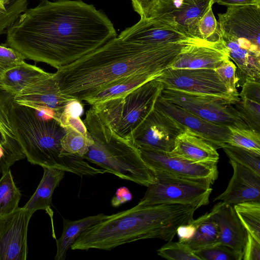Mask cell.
<instances>
[{"instance_id": "681fc988", "label": "cell", "mask_w": 260, "mask_h": 260, "mask_svg": "<svg viewBox=\"0 0 260 260\" xmlns=\"http://www.w3.org/2000/svg\"><path fill=\"white\" fill-rule=\"evenodd\" d=\"M0 87L5 89V88H4V86L1 81V75H0Z\"/></svg>"}, {"instance_id": "d6986e66", "label": "cell", "mask_w": 260, "mask_h": 260, "mask_svg": "<svg viewBox=\"0 0 260 260\" xmlns=\"http://www.w3.org/2000/svg\"><path fill=\"white\" fill-rule=\"evenodd\" d=\"M14 96L0 87V173H5L16 161L25 158L11 120Z\"/></svg>"}, {"instance_id": "ba28073f", "label": "cell", "mask_w": 260, "mask_h": 260, "mask_svg": "<svg viewBox=\"0 0 260 260\" xmlns=\"http://www.w3.org/2000/svg\"><path fill=\"white\" fill-rule=\"evenodd\" d=\"M152 173L154 181L147 186L139 205H190L199 208L209 204L214 183L212 180L181 177L164 172Z\"/></svg>"}, {"instance_id": "1f68e13d", "label": "cell", "mask_w": 260, "mask_h": 260, "mask_svg": "<svg viewBox=\"0 0 260 260\" xmlns=\"http://www.w3.org/2000/svg\"><path fill=\"white\" fill-rule=\"evenodd\" d=\"M233 104L248 127L260 134V103L239 98Z\"/></svg>"}, {"instance_id": "836d02e7", "label": "cell", "mask_w": 260, "mask_h": 260, "mask_svg": "<svg viewBox=\"0 0 260 260\" xmlns=\"http://www.w3.org/2000/svg\"><path fill=\"white\" fill-rule=\"evenodd\" d=\"M211 1L209 7L201 18L198 25L199 38L210 42L221 40L219 23L216 20L212 11Z\"/></svg>"}, {"instance_id": "cb8c5ba5", "label": "cell", "mask_w": 260, "mask_h": 260, "mask_svg": "<svg viewBox=\"0 0 260 260\" xmlns=\"http://www.w3.org/2000/svg\"><path fill=\"white\" fill-rule=\"evenodd\" d=\"M109 216L104 213H100L74 221L63 219L61 235L59 239H55L57 250L54 259L64 260L68 249L83 231Z\"/></svg>"}, {"instance_id": "277c9868", "label": "cell", "mask_w": 260, "mask_h": 260, "mask_svg": "<svg viewBox=\"0 0 260 260\" xmlns=\"http://www.w3.org/2000/svg\"><path fill=\"white\" fill-rule=\"evenodd\" d=\"M10 116L17 138L31 164L56 168L81 177L106 173L82 157L64 150L61 140L66 130L58 119H45L34 108L14 101Z\"/></svg>"}, {"instance_id": "f35d334b", "label": "cell", "mask_w": 260, "mask_h": 260, "mask_svg": "<svg viewBox=\"0 0 260 260\" xmlns=\"http://www.w3.org/2000/svg\"><path fill=\"white\" fill-rule=\"evenodd\" d=\"M23 56L17 51L5 44L0 45V75L7 70L25 62Z\"/></svg>"}, {"instance_id": "30bf717a", "label": "cell", "mask_w": 260, "mask_h": 260, "mask_svg": "<svg viewBox=\"0 0 260 260\" xmlns=\"http://www.w3.org/2000/svg\"><path fill=\"white\" fill-rule=\"evenodd\" d=\"M156 78L162 83L164 88L220 97L232 104L237 101L230 93L214 69L168 68Z\"/></svg>"}, {"instance_id": "7a4b0ae2", "label": "cell", "mask_w": 260, "mask_h": 260, "mask_svg": "<svg viewBox=\"0 0 260 260\" xmlns=\"http://www.w3.org/2000/svg\"><path fill=\"white\" fill-rule=\"evenodd\" d=\"M190 43H147L124 40L117 36L57 70L60 89L82 102L131 75L144 72L161 74Z\"/></svg>"}, {"instance_id": "7bdbcfd3", "label": "cell", "mask_w": 260, "mask_h": 260, "mask_svg": "<svg viewBox=\"0 0 260 260\" xmlns=\"http://www.w3.org/2000/svg\"><path fill=\"white\" fill-rule=\"evenodd\" d=\"M197 229L193 220L187 223L179 225L176 230L180 242L185 243L191 240L194 235Z\"/></svg>"}, {"instance_id": "e575fe53", "label": "cell", "mask_w": 260, "mask_h": 260, "mask_svg": "<svg viewBox=\"0 0 260 260\" xmlns=\"http://www.w3.org/2000/svg\"><path fill=\"white\" fill-rule=\"evenodd\" d=\"M157 254L167 259L200 260L185 243L170 241L157 250Z\"/></svg>"}, {"instance_id": "bcb514c9", "label": "cell", "mask_w": 260, "mask_h": 260, "mask_svg": "<svg viewBox=\"0 0 260 260\" xmlns=\"http://www.w3.org/2000/svg\"><path fill=\"white\" fill-rule=\"evenodd\" d=\"M83 112L84 107L82 102L77 99H73L68 103L62 113L74 117H80Z\"/></svg>"}, {"instance_id": "4316f807", "label": "cell", "mask_w": 260, "mask_h": 260, "mask_svg": "<svg viewBox=\"0 0 260 260\" xmlns=\"http://www.w3.org/2000/svg\"><path fill=\"white\" fill-rule=\"evenodd\" d=\"M193 221L197 227L194 235L185 242L193 251L218 244V227L210 212L193 219Z\"/></svg>"}, {"instance_id": "ffe728a7", "label": "cell", "mask_w": 260, "mask_h": 260, "mask_svg": "<svg viewBox=\"0 0 260 260\" xmlns=\"http://www.w3.org/2000/svg\"><path fill=\"white\" fill-rule=\"evenodd\" d=\"M233 174L225 190L214 199L233 206L247 202H260V175L230 159Z\"/></svg>"}, {"instance_id": "5b68a950", "label": "cell", "mask_w": 260, "mask_h": 260, "mask_svg": "<svg viewBox=\"0 0 260 260\" xmlns=\"http://www.w3.org/2000/svg\"><path fill=\"white\" fill-rule=\"evenodd\" d=\"M93 140L83 158L106 173L147 187L154 181L153 173L143 160L140 149L132 142L115 135L90 107L83 121Z\"/></svg>"}, {"instance_id": "4fadbf2b", "label": "cell", "mask_w": 260, "mask_h": 260, "mask_svg": "<svg viewBox=\"0 0 260 260\" xmlns=\"http://www.w3.org/2000/svg\"><path fill=\"white\" fill-rule=\"evenodd\" d=\"M142 158L152 172H164L175 176L193 178L217 179V164L193 162L170 152L139 149Z\"/></svg>"}, {"instance_id": "7dc6e473", "label": "cell", "mask_w": 260, "mask_h": 260, "mask_svg": "<svg viewBox=\"0 0 260 260\" xmlns=\"http://www.w3.org/2000/svg\"><path fill=\"white\" fill-rule=\"evenodd\" d=\"M212 1L213 4L216 3L227 7L260 4V0H212Z\"/></svg>"}, {"instance_id": "52a82bcc", "label": "cell", "mask_w": 260, "mask_h": 260, "mask_svg": "<svg viewBox=\"0 0 260 260\" xmlns=\"http://www.w3.org/2000/svg\"><path fill=\"white\" fill-rule=\"evenodd\" d=\"M163 88L162 83L155 78L122 96L91 107L115 135L133 143L135 132L154 108Z\"/></svg>"}, {"instance_id": "8fae6325", "label": "cell", "mask_w": 260, "mask_h": 260, "mask_svg": "<svg viewBox=\"0 0 260 260\" xmlns=\"http://www.w3.org/2000/svg\"><path fill=\"white\" fill-rule=\"evenodd\" d=\"M211 1L156 0L148 18L158 19L191 37L200 39L199 23Z\"/></svg>"}, {"instance_id": "83f0119b", "label": "cell", "mask_w": 260, "mask_h": 260, "mask_svg": "<svg viewBox=\"0 0 260 260\" xmlns=\"http://www.w3.org/2000/svg\"><path fill=\"white\" fill-rule=\"evenodd\" d=\"M21 197L20 191L15 184L10 169L2 174L0 179V218L17 209Z\"/></svg>"}, {"instance_id": "ee69618b", "label": "cell", "mask_w": 260, "mask_h": 260, "mask_svg": "<svg viewBox=\"0 0 260 260\" xmlns=\"http://www.w3.org/2000/svg\"><path fill=\"white\" fill-rule=\"evenodd\" d=\"M156 0H131L133 8L141 18H148Z\"/></svg>"}, {"instance_id": "603a6c76", "label": "cell", "mask_w": 260, "mask_h": 260, "mask_svg": "<svg viewBox=\"0 0 260 260\" xmlns=\"http://www.w3.org/2000/svg\"><path fill=\"white\" fill-rule=\"evenodd\" d=\"M44 170L43 177L28 201L23 206L32 213L43 210L49 215L51 221L52 236L56 239L54 225L53 212L51 208L53 193L63 178L65 172L52 167H42Z\"/></svg>"}, {"instance_id": "60d3db41", "label": "cell", "mask_w": 260, "mask_h": 260, "mask_svg": "<svg viewBox=\"0 0 260 260\" xmlns=\"http://www.w3.org/2000/svg\"><path fill=\"white\" fill-rule=\"evenodd\" d=\"M239 98H245L260 103V82L254 79H246L242 85Z\"/></svg>"}, {"instance_id": "8992f818", "label": "cell", "mask_w": 260, "mask_h": 260, "mask_svg": "<svg viewBox=\"0 0 260 260\" xmlns=\"http://www.w3.org/2000/svg\"><path fill=\"white\" fill-rule=\"evenodd\" d=\"M221 39L237 72L251 76L260 70V4L228 7L218 14Z\"/></svg>"}, {"instance_id": "ac0fdd59", "label": "cell", "mask_w": 260, "mask_h": 260, "mask_svg": "<svg viewBox=\"0 0 260 260\" xmlns=\"http://www.w3.org/2000/svg\"><path fill=\"white\" fill-rule=\"evenodd\" d=\"M118 37L124 40L152 44L187 43L201 40L152 18H141L137 23L122 31Z\"/></svg>"}, {"instance_id": "9a60e30c", "label": "cell", "mask_w": 260, "mask_h": 260, "mask_svg": "<svg viewBox=\"0 0 260 260\" xmlns=\"http://www.w3.org/2000/svg\"><path fill=\"white\" fill-rule=\"evenodd\" d=\"M34 213L23 207L0 218V260L27 259L29 221Z\"/></svg>"}, {"instance_id": "8d00e7d4", "label": "cell", "mask_w": 260, "mask_h": 260, "mask_svg": "<svg viewBox=\"0 0 260 260\" xmlns=\"http://www.w3.org/2000/svg\"><path fill=\"white\" fill-rule=\"evenodd\" d=\"M28 4L27 0H11L5 8L0 9V35L6 32L19 15L27 9Z\"/></svg>"}, {"instance_id": "484cf974", "label": "cell", "mask_w": 260, "mask_h": 260, "mask_svg": "<svg viewBox=\"0 0 260 260\" xmlns=\"http://www.w3.org/2000/svg\"><path fill=\"white\" fill-rule=\"evenodd\" d=\"M48 73L41 68L25 62L6 71L1 75V79L5 90L15 96Z\"/></svg>"}, {"instance_id": "e0dca14e", "label": "cell", "mask_w": 260, "mask_h": 260, "mask_svg": "<svg viewBox=\"0 0 260 260\" xmlns=\"http://www.w3.org/2000/svg\"><path fill=\"white\" fill-rule=\"evenodd\" d=\"M230 59L222 40L210 42L204 40L186 45L169 68L174 69H214Z\"/></svg>"}, {"instance_id": "b9f144b4", "label": "cell", "mask_w": 260, "mask_h": 260, "mask_svg": "<svg viewBox=\"0 0 260 260\" xmlns=\"http://www.w3.org/2000/svg\"><path fill=\"white\" fill-rule=\"evenodd\" d=\"M244 260H260V242L249 233L243 251Z\"/></svg>"}, {"instance_id": "c3c4849f", "label": "cell", "mask_w": 260, "mask_h": 260, "mask_svg": "<svg viewBox=\"0 0 260 260\" xmlns=\"http://www.w3.org/2000/svg\"><path fill=\"white\" fill-rule=\"evenodd\" d=\"M11 0H0V9L5 8Z\"/></svg>"}, {"instance_id": "7c38bea8", "label": "cell", "mask_w": 260, "mask_h": 260, "mask_svg": "<svg viewBox=\"0 0 260 260\" xmlns=\"http://www.w3.org/2000/svg\"><path fill=\"white\" fill-rule=\"evenodd\" d=\"M186 129L155 106L135 132L133 142L139 149L171 152L178 136Z\"/></svg>"}, {"instance_id": "5bb4252c", "label": "cell", "mask_w": 260, "mask_h": 260, "mask_svg": "<svg viewBox=\"0 0 260 260\" xmlns=\"http://www.w3.org/2000/svg\"><path fill=\"white\" fill-rule=\"evenodd\" d=\"M73 99L61 91L57 73L48 72L14 96L13 101L35 109H51L59 119L66 105Z\"/></svg>"}, {"instance_id": "3957f363", "label": "cell", "mask_w": 260, "mask_h": 260, "mask_svg": "<svg viewBox=\"0 0 260 260\" xmlns=\"http://www.w3.org/2000/svg\"><path fill=\"white\" fill-rule=\"evenodd\" d=\"M197 206L162 204L135 206L109 215L83 231L71 245L72 250H110L140 240L172 241L178 227L192 221Z\"/></svg>"}, {"instance_id": "d6a6232c", "label": "cell", "mask_w": 260, "mask_h": 260, "mask_svg": "<svg viewBox=\"0 0 260 260\" xmlns=\"http://www.w3.org/2000/svg\"><path fill=\"white\" fill-rule=\"evenodd\" d=\"M66 134L61 140V145L66 151L82 157L93 143L91 137H86L71 129H66Z\"/></svg>"}, {"instance_id": "f546056e", "label": "cell", "mask_w": 260, "mask_h": 260, "mask_svg": "<svg viewBox=\"0 0 260 260\" xmlns=\"http://www.w3.org/2000/svg\"><path fill=\"white\" fill-rule=\"evenodd\" d=\"M221 148L230 159L260 175V153L228 143L223 145Z\"/></svg>"}, {"instance_id": "ab89813d", "label": "cell", "mask_w": 260, "mask_h": 260, "mask_svg": "<svg viewBox=\"0 0 260 260\" xmlns=\"http://www.w3.org/2000/svg\"><path fill=\"white\" fill-rule=\"evenodd\" d=\"M58 120L61 125L65 129L69 128L73 129L86 137H91L83 121L81 119L80 117H74L62 113Z\"/></svg>"}, {"instance_id": "f1b7e54d", "label": "cell", "mask_w": 260, "mask_h": 260, "mask_svg": "<svg viewBox=\"0 0 260 260\" xmlns=\"http://www.w3.org/2000/svg\"><path fill=\"white\" fill-rule=\"evenodd\" d=\"M233 207L248 233L260 242V202H244Z\"/></svg>"}, {"instance_id": "44dd1931", "label": "cell", "mask_w": 260, "mask_h": 260, "mask_svg": "<svg viewBox=\"0 0 260 260\" xmlns=\"http://www.w3.org/2000/svg\"><path fill=\"white\" fill-rule=\"evenodd\" d=\"M211 217L218 227V244L243 252L248 232L238 217L233 206L219 201L210 211Z\"/></svg>"}, {"instance_id": "7402d4cb", "label": "cell", "mask_w": 260, "mask_h": 260, "mask_svg": "<svg viewBox=\"0 0 260 260\" xmlns=\"http://www.w3.org/2000/svg\"><path fill=\"white\" fill-rule=\"evenodd\" d=\"M217 148L202 137L186 129L177 137L172 154L197 163L217 164Z\"/></svg>"}, {"instance_id": "2e32d148", "label": "cell", "mask_w": 260, "mask_h": 260, "mask_svg": "<svg viewBox=\"0 0 260 260\" xmlns=\"http://www.w3.org/2000/svg\"><path fill=\"white\" fill-rule=\"evenodd\" d=\"M155 106L168 114L185 128L202 137L217 148L227 143L230 131L227 125L207 121L159 96Z\"/></svg>"}, {"instance_id": "6da1fadb", "label": "cell", "mask_w": 260, "mask_h": 260, "mask_svg": "<svg viewBox=\"0 0 260 260\" xmlns=\"http://www.w3.org/2000/svg\"><path fill=\"white\" fill-rule=\"evenodd\" d=\"M6 34L5 45L25 59L56 70L118 36L104 12L80 0H42L19 15Z\"/></svg>"}, {"instance_id": "d4e9b609", "label": "cell", "mask_w": 260, "mask_h": 260, "mask_svg": "<svg viewBox=\"0 0 260 260\" xmlns=\"http://www.w3.org/2000/svg\"><path fill=\"white\" fill-rule=\"evenodd\" d=\"M160 75L154 72H144L131 75L101 90L84 102L91 106L122 96L144 83L157 78Z\"/></svg>"}, {"instance_id": "4dcf8cb0", "label": "cell", "mask_w": 260, "mask_h": 260, "mask_svg": "<svg viewBox=\"0 0 260 260\" xmlns=\"http://www.w3.org/2000/svg\"><path fill=\"white\" fill-rule=\"evenodd\" d=\"M227 143L260 153V134L249 128L229 127Z\"/></svg>"}, {"instance_id": "f6af8a7d", "label": "cell", "mask_w": 260, "mask_h": 260, "mask_svg": "<svg viewBox=\"0 0 260 260\" xmlns=\"http://www.w3.org/2000/svg\"><path fill=\"white\" fill-rule=\"evenodd\" d=\"M133 199V195L129 189L125 186H121L117 189L115 196L111 201V205L118 207Z\"/></svg>"}, {"instance_id": "f907efd6", "label": "cell", "mask_w": 260, "mask_h": 260, "mask_svg": "<svg viewBox=\"0 0 260 260\" xmlns=\"http://www.w3.org/2000/svg\"></svg>"}, {"instance_id": "9c48e42d", "label": "cell", "mask_w": 260, "mask_h": 260, "mask_svg": "<svg viewBox=\"0 0 260 260\" xmlns=\"http://www.w3.org/2000/svg\"><path fill=\"white\" fill-rule=\"evenodd\" d=\"M160 96L207 121L229 127L249 128L232 103L225 99L167 88H163Z\"/></svg>"}, {"instance_id": "d590c367", "label": "cell", "mask_w": 260, "mask_h": 260, "mask_svg": "<svg viewBox=\"0 0 260 260\" xmlns=\"http://www.w3.org/2000/svg\"><path fill=\"white\" fill-rule=\"evenodd\" d=\"M200 260H242L243 252L219 244L193 250Z\"/></svg>"}, {"instance_id": "74e56055", "label": "cell", "mask_w": 260, "mask_h": 260, "mask_svg": "<svg viewBox=\"0 0 260 260\" xmlns=\"http://www.w3.org/2000/svg\"><path fill=\"white\" fill-rule=\"evenodd\" d=\"M237 67L235 64L229 59L214 69L218 77L226 86L230 93L236 100L239 98L237 87L238 79L236 75Z\"/></svg>"}]
</instances>
